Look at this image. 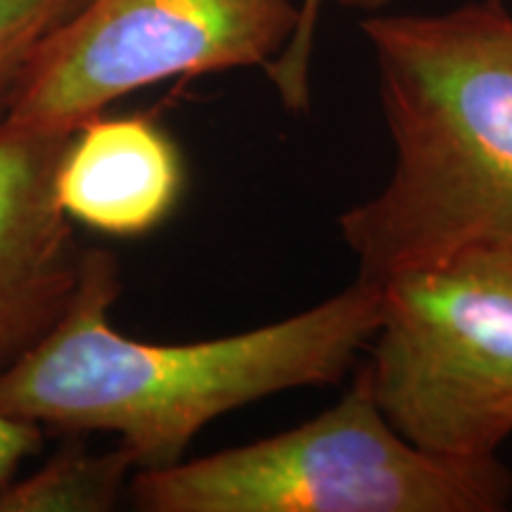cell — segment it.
Wrapping results in <instances>:
<instances>
[{
	"label": "cell",
	"mask_w": 512,
	"mask_h": 512,
	"mask_svg": "<svg viewBox=\"0 0 512 512\" xmlns=\"http://www.w3.org/2000/svg\"><path fill=\"white\" fill-rule=\"evenodd\" d=\"M363 363L403 437L446 456H496L512 434V242H479L380 283Z\"/></svg>",
	"instance_id": "4"
},
{
	"label": "cell",
	"mask_w": 512,
	"mask_h": 512,
	"mask_svg": "<svg viewBox=\"0 0 512 512\" xmlns=\"http://www.w3.org/2000/svg\"><path fill=\"white\" fill-rule=\"evenodd\" d=\"M83 5L86 0H0V119L41 48Z\"/></svg>",
	"instance_id": "9"
},
{
	"label": "cell",
	"mask_w": 512,
	"mask_h": 512,
	"mask_svg": "<svg viewBox=\"0 0 512 512\" xmlns=\"http://www.w3.org/2000/svg\"><path fill=\"white\" fill-rule=\"evenodd\" d=\"M74 133L0 119V377L53 335L81 290L88 247L55 192Z\"/></svg>",
	"instance_id": "6"
},
{
	"label": "cell",
	"mask_w": 512,
	"mask_h": 512,
	"mask_svg": "<svg viewBox=\"0 0 512 512\" xmlns=\"http://www.w3.org/2000/svg\"><path fill=\"white\" fill-rule=\"evenodd\" d=\"M335 3L347 10L375 15V12L387 10L394 0H335ZM320 5H323V0H304L299 5V27L294 31L292 41L264 69L275 91H278L283 107L290 112H304L309 107V67Z\"/></svg>",
	"instance_id": "10"
},
{
	"label": "cell",
	"mask_w": 512,
	"mask_h": 512,
	"mask_svg": "<svg viewBox=\"0 0 512 512\" xmlns=\"http://www.w3.org/2000/svg\"><path fill=\"white\" fill-rule=\"evenodd\" d=\"M110 249H88L81 290L53 335L0 377V411L62 432L117 434L138 470L181 463L209 422L266 396L342 382L380 320V285L354 280L302 313L219 339L155 344L110 323Z\"/></svg>",
	"instance_id": "1"
},
{
	"label": "cell",
	"mask_w": 512,
	"mask_h": 512,
	"mask_svg": "<svg viewBox=\"0 0 512 512\" xmlns=\"http://www.w3.org/2000/svg\"><path fill=\"white\" fill-rule=\"evenodd\" d=\"M126 496L143 512H501L512 503V472L498 456H446L403 437L361 366L316 418L136 470Z\"/></svg>",
	"instance_id": "3"
},
{
	"label": "cell",
	"mask_w": 512,
	"mask_h": 512,
	"mask_svg": "<svg viewBox=\"0 0 512 512\" xmlns=\"http://www.w3.org/2000/svg\"><path fill=\"white\" fill-rule=\"evenodd\" d=\"M43 446V427L0 411V484L17 475L19 465Z\"/></svg>",
	"instance_id": "11"
},
{
	"label": "cell",
	"mask_w": 512,
	"mask_h": 512,
	"mask_svg": "<svg viewBox=\"0 0 512 512\" xmlns=\"http://www.w3.org/2000/svg\"><path fill=\"white\" fill-rule=\"evenodd\" d=\"M185 190L176 140L155 119L93 117L76 128L57 171L69 219L112 238H143L174 214Z\"/></svg>",
	"instance_id": "7"
},
{
	"label": "cell",
	"mask_w": 512,
	"mask_h": 512,
	"mask_svg": "<svg viewBox=\"0 0 512 512\" xmlns=\"http://www.w3.org/2000/svg\"><path fill=\"white\" fill-rule=\"evenodd\" d=\"M136 470V458L119 441L102 453L72 441L34 475L0 484V512H110Z\"/></svg>",
	"instance_id": "8"
},
{
	"label": "cell",
	"mask_w": 512,
	"mask_h": 512,
	"mask_svg": "<svg viewBox=\"0 0 512 512\" xmlns=\"http://www.w3.org/2000/svg\"><path fill=\"white\" fill-rule=\"evenodd\" d=\"M394 147L377 195L337 219L358 280L380 285L479 242H512V15L503 0L439 15H366Z\"/></svg>",
	"instance_id": "2"
},
{
	"label": "cell",
	"mask_w": 512,
	"mask_h": 512,
	"mask_svg": "<svg viewBox=\"0 0 512 512\" xmlns=\"http://www.w3.org/2000/svg\"><path fill=\"white\" fill-rule=\"evenodd\" d=\"M297 27L294 0H86L36 55L3 119L76 131L162 81L266 69Z\"/></svg>",
	"instance_id": "5"
},
{
	"label": "cell",
	"mask_w": 512,
	"mask_h": 512,
	"mask_svg": "<svg viewBox=\"0 0 512 512\" xmlns=\"http://www.w3.org/2000/svg\"><path fill=\"white\" fill-rule=\"evenodd\" d=\"M510 508H512V503H510Z\"/></svg>",
	"instance_id": "12"
}]
</instances>
